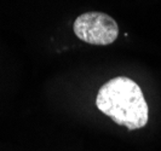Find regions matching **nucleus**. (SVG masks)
<instances>
[{
  "label": "nucleus",
  "instance_id": "nucleus-1",
  "mask_svg": "<svg viewBox=\"0 0 161 151\" xmlns=\"http://www.w3.org/2000/svg\"><path fill=\"white\" fill-rule=\"evenodd\" d=\"M96 105L119 126L130 131L144 127L149 119V109L143 92L135 81L126 76H116L98 89Z\"/></svg>",
  "mask_w": 161,
  "mask_h": 151
},
{
  "label": "nucleus",
  "instance_id": "nucleus-2",
  "mask_svg": "<svg viewBox=\"0 0 161 151\" xmlns=\"http://www.w3.org/2000/svg\"><path fill=\"white\" fill-rule=\"evenodd\" d=\"M73 29L78 39L96 46L110 45L119 35L116 21L109 15L98 11H91L78 16L74 21Z\"/></svg>",
  "mask_w": 161,
  "mask_h": 151
}]
</instances>
